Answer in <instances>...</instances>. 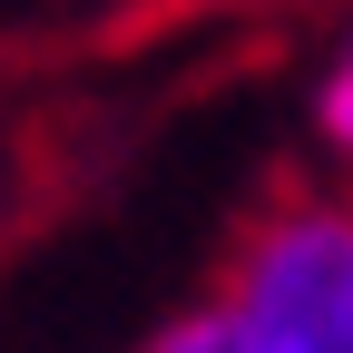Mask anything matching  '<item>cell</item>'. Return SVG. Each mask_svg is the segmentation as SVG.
<instances>
[{
	"label": "cell",
	"mask_w": 353,
	"mask_h": 353,
	"mask_svg": "<svg viewBox=\"0 0 353 353\" xmlns=\"http://www.w3.org/2000/svg\"><path fill=\"white\" fill-rule=\"evenodd\" d=\"M216 304L245 353H353V196H275Z\"/></svg>",
	"instance_id": "6da1fadb"
},
{
	"label": "cell",
	"mask_w": 353,
	"mask_h": 353,
	"mask_svg": "<svg viewBox=\"0 0 353 353\" xmlns=\"http://www.w3.org/2000/svg\"><path fill=\"white\" fill-rule=\"evenodd\" d=\"M314 118H324V138L353 157V39H343V59H334V79H324V99H314Z\"/></svg>",
	"instance_id": "3957f363"
},
{
	"label": "cell",
	"mask_w": 353,
	"mask_h": 353,
	"mask_svg": "<svg viewBox=\"0 0 353 353\" xmlns=\"http://www.w3.org/2000/svg\"><path fill=\"white\" fill-rule=\"evenodd\" d=\"M138 353H245V334L226 324V304H196V314H176V324H157Z\"/></svg>",
	"instance_id": "7a4b0ae2"
}]
</instances>
